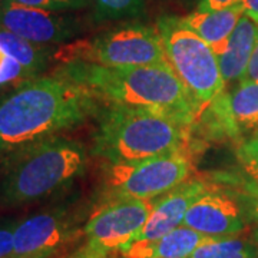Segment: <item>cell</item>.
Listing matches in <instances>:
<instances>
[{
    "mask_svg": "<svg viewBox=\"0 0 258 258\" xmlns=\"http://www.w3.org/2000/svg\"><path fill=\"white\" fill-rule=\"evenodd\" d=\"M98 113L99 99L63 75L29 79L0 98V157L75 128Z\"/></svg>",
    "mask_w": 258,
    "mask_h": 258,
    "instance_id": "obj_1",
    "label": "cell"
},
{
    "mask_svg": "<svg viewBox=\"0 0 258 258\" xmlns=\"http://www.w3.org/2000/svg\"><path fill=\"white\" fill-rule=\"evenodd\" d=\"M62 13L3 0L0 2V28L40 45L64 43L83 29L76 19Z\"/></svg>",
    "mask_w": 258,
    "mask_h": 258,
    "instance_id": "obj_10",
    "label": "cell"
},
{
    "mask_svg": "<svg viewBox=\"0 0 258 258\" xmlns=\"http://www.w3.org/2000/svg\"><path fill=\"white\" fill-rule=\"evenodd\" d=\"M211 240L186 225L151 241H134L122 249V258H186L205 241Z\"/></svg>",
    "mask_w": 258,
    "mask_h": 258,
    "instance_id": "obj_14",
    "label": "cell"
},
{
    "mask_svg": "<svg viewBox=\"0 0 258 258\" xmlns=\"http://www.w3.org/2000/svg\"><path fill=\"white\" fill-rule=\"evenodd\" d=\"M5 59H6V53L0 49V69H2V66L5 63Z\"/></svg>",
    "mask_w": 258,
    "mask_h": 258,
    "instance_id": "obj_28",
    "label": "cell"
},
{
    "mask_svg": "<svg viewBox=\"0 0 258 258\" xmlns=\"http://www.w3.org/2000/svg\"><path fill=\"white\" fill-rule=\"evenodd\" d=\"M210 185L200 179L185 181L169 192L164 194L157 203L135 241H151L165 235L182 225L188 210Z\"/></svg>",
    "mask_w": 258,
    "mask_h": 258,
    "instance_id": "obj_12",
    "label": "cell"
},
{
    "mask_svg": "<svg viewBox=\"0 0 258 258\" xmlns=\"http://www.w3.org/2000/svg\"><path fill=\"white\" fill-rule=\"evenodd\" d=\"M30 8L52 10V12H71L79 10L88 5V0H10Z\"/></svg>",
    "mask_w": 258,
    "mask_h": 258,
    "instance_id": "obj_22",
    "label": "cell"
},
{
    "mask_svg": "<svg viewBox=\"0 0 258 258\" xmlns=\"http://www.w3.org/2000/svg\"><path fill=\"white\" fill-rule=\"evenodd\" d=\"M157 30L168 62L191 92L201 113L225 88L218 56L204 39L185 26L181 18H162Z\"/></svg>",
    "mask_w": 258,
    "mask_h": 258,
    "instance_id": "obj_5",
    "label": "cell"
},
{
    "mask_svg": "<svg viewBox=\"0 0 258 258\" xmlns=\"http://www.w3.org/2000/svg\"><path fill=\"white\" fill-rule=\"evenodd\" d=\"M228 101L241 132L258 128V83L240 81L238 86L228 92Z\"/></svg>",
    "mask_w": 258,
    "mask_h": 258,
    "instance_id": "obj_17",
    "label": "cell"
},
{
    "mask_svg": "<svg viewBox=\"0 0 258 258\" xmlns=\"http://www.w3.org/2000/svg\"><path fill=\"white\" fill-rule=\"evenodd\" d=\"M72 254H74V252L66 251V252H62V254H59V255H56V257L53 258H72Z\"/></svg>",
    "mask_w": 258,
    "mask_h": 258,
    "instance_id": "obj_27",
    "label": "cell"
},
{
    "mask_svg": "<svg viewBox=\"0 0 258 258\" xmlns=\"http://www.w3.org/2000/svg\"><path fill=\"white\" fill-rule=\"evenodd\" d=\"M242 15H244V5L240 0L220 10H211V12L194 10L188 16L181 18V20L186 28L195 32L211 46L215 55L220 56L225 52L231 33L234 32Z\"/></svg>",
    "mask_w": 258,
    "mask_h": 258,
    "instance_id": "obj_13",
    "label": "cell"
},
{
    "mask_svg": "<svg viewBox=\"0 0 258 258\" xmlns=\"http://www.w3.org/2000/svg\"><path fill=\"white\" fill-rule=\"evenodd\" d=\"M154 203L119 198L99 204L83 227V244L72 258H109L132 244L144 228Z\"/></svg>",
    "mask_w": 258,
    "mask_h": 258,
    "instance_id": "obj_8",
    "label": "cell"
},
{
    "mask_svg": "<svg viewBox=\"0 0 258 258\" xmlns=\"http://www.w3.org/2000/svg\"><path fill=\"white\" fill-rule=\"evenodd\" d=\"M0 49L22 64L33 78L46 71L50 60L55 59L52 47L26 40L3 28H0Z\"/></svg>",
    "mask_w": 258,
    "mask_h": 258,
    "instance_id": "obj_16",
    "label": "cell"
},
{
    "mask_svg": "<svg viewBox=\"0 0 258 258\" xmlns=\"http://www.w3.org/2000/svg\"><path fill=\"white\" fill-rule=\"evenodd\" d=\"M235 154L244 172L251 179L258 181V135L240 142Z\"/></svg>",
    "mask_w": 258,
    "mask_h": 258,
    "instance_id": "obj_20",
    "label": "cell"
},
{
    "mask_svg": "<svg viewBox=\"0 0 258 258\" xmlns=\"http://www.w3.org/2000/svg\"><path fill=\"white\" fill-rule=\"evenodd\" d=\"M56 74L88 88L106 103L161 112L191 128L200 108L169 62L139 66H99L68 62Z\"/></svg>",
    "mask_w": 258,
    "mask_h": 258,
    "instance_id": "obj_2",
    "label": "cell"
},
{
    "mask_svg": "<svg viewBox=\"0 0 258 258\" xmlns=\"http://www.w3.org/2000/svg\"><path fill=\"white\" fill-rule=\"evenodd\" d=\"M240 0H198L197 10L200 12H211V10H220L237 3Z\"/></svg>",
    "mask_w": 258,
    "mask_h": 258,
    "instance_id": "obj_24",
    "label": "cell"
},
{
    "mask_svg": "<svg viewBox=\"0 0 258 258\" xmlns=\"http://www.w3.org/2000/svg\"><path fill=\"white\" fill-rule=\"evenodd\" d=\"M244 5V13L258 23V0H241Z\"/></svg>",
    "mask_w": 258,
    "mask_h": 258,
    "instance_id": "obj_26",
    "label": "cell"
},
{
    "mask_svg": "<svg viewBox=\"0 0 258 258\" xmlns=\"http://www.w3.org/2000/svg\"><path fill=\"white\" fill-rule=\"evenodd\" d=\"M186 258H258V245L235 237L211 238L197 247Z\"/></svg>",
    "mask_w": 258,
    "mask_h": 258,
    "instance_id": "obj_18",
    "label": "cell"
},
{
    "mask_svg": "<svg viewBox=\"0 0 258 258\" xmlns=\"http://www.w3.org/2000/svg\"><path fill=\"white\" fill-rule=\"evenodd\" d=\"M241 81H247V82H255L258 83V42L255 45V49L251 55L249 63L247 66V71L244 76L241 78Z\"/></svg>",
    "mask_w": 258,
    "mask_h": 258,
    "instance_id": "obj_25",
    "label": "cell"
},
{
    "mask_svg": "<svg viewBox=\"0 0 258 258\" xmlns=\"http://www.w3.org/2000/svg\"><path fill=\"white\" fill-rule=\"evenodd\" d=\"M248 224L240 192L210 186L191 205L182 225L211 238L235 237Z\"/></svg>",
    "mask_w": 258,
    "mask_h": 258,
    "instance_id": "obj_11",
    "label": "cell"
},
{
    "mask_svg": "<svg viewBox=\"0 0 258 258\" xmlns=\"http://www.w3.org/2000/svg\"><path fill=\"white\" fill-rule=\"evenodd\" d=\"M88 151L64 137H50L5 157L0 174V208L40 203L68 189L85 175Z\"/></svg>",
    "mask_w": 258,
    "mask_h": 258,
    "instance_id": "obj_3",
    "label": "cell"
},
{
    "mask_svg": "<svg viewBox=\"0 0 258 258\" xmlns=\"http://www.w3.org/2000/svg\"><path fill=\"white\" fill-rule=\"evenodd\" d=\"M16 220H0V258H10L13 252V235Z\"/></svg>",
    "mask_w": 258,
    "mask_h": 258,
    "instance_id": "obj_23",
    "label": "cell"
},
{
    "mask_svg": "<svg viewBox=\"0 0 258 258\" xmlns=\"http://www.w3.org/2000/svg\"><path fill=\"white\" fill-rule=\"evenodd\" d=\"M93 155L131 164L188 147L189 126L161 112L108 103L99 111Z\"/></svg>",
    "mask_w": 258,
    "mask_h": 258,
    "instance_id": "obj_4",
    "label": "cell"
},
{
    "mask_svg": "<svg viewBox=\"0 0 258 258\" xmlns=\"http://www.w3.org/2000/svg\"><path fill=\"white\" fill-rule=\"evenodd\" d=\"M81 212L74 203L52 205L18 222L10 258H53L83 235Z\"/></svg>",
    "mask_w": 258,
    "mask_h": 258,
    "instance_id": "obj_9",
    "label": "cell"
},
{
    "mask_svg": "<svg viewBox=\"0 0 258 258\" xmlns=\"http://www.w3.org/2000/svg\"><path fill=\"white\" fill-rule=\"evenodd\" d=\"M59 63L83 62L99 66H139L168 62L157 29L129 25L86 40L64 43L55 50Z\"/></svg>",
    "mask_w": 258,
    "mask_h": 258,
    "instance_id": "obj_6",
    "label": "cell"
},
{
    "mask_svg": "<svg viewBox=\"0 0 258 258\" xmlns=\"http://www.w3.org/2000/svg\"><path fill=\"white\" fill-rule=\"evenodd\" d=\"M99 19H125L139 15L145 0H95Z\"/></svg>",
    "mask_w": 258,
    "mask_h": 258,
    "instance_id": "obj_19",
    "label": "cell"
},
{
    "mask_svg": "<svg viewBox=\"0 0 258 258\" xmlns=\"http://www.w3.org/2000/svg\"><path fill=\"white\" fill-rule=\"evenodd\" d=\"M192 171V155L188 147L139 162L108 164L105 201L119 198L151 201L184 184Z\"/></svg>",
    "mask_w": 258,
    "mask_h": 258,
    "instance_id": "obj_7",
    "label": "cell"
},
{
    "mask_svg": "<svg viewBox=\"0 0 258 258\" xmlns=\"http://www.w3.org/2000/svg\"><path fill=\"white\" fill-rule=\"evenodd\" d=\"M257 42L258 23L244 13L234 32L231 33L225 52L218 56L224 82L228 83L237 79L241 81L247 71Z\"/></svg>",
    "mask_w": 258,
    "mask_h": 258,
    "instance_id": "obj_15",
    "label": "cell"
},
{
    "mask_svg": "<svg viewBox=\"0 0 258 258\" xmlns=\"http://www.w3.org/2000/svg\"><path fill=\"white\" fill-rule=\"evenodd\" d=\"M240 197L247 212L248 224L254 225V235L258 240V181H248L241 186Z\"/></svg>",
    "mask_w": 258,
    "mask_h": 258,
    "instance_id": "obj_21",
    "label": "cell"
}]
</instances>
